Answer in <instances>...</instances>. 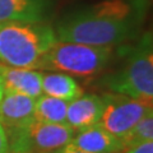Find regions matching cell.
Returning a JSON list of instances; mask_svg holds the SVG:
<instances>
[{"label": "cell", "mask_w": 153, "mask_h": 153, "mask_svg": "<svg viewBox=\"0 0 153 153\" xmlns=\"http://www.w3.org/2000/svg\"><path fill=\"white\" fill-rule=\"evenodd\" d=\"M68 101L41 94L35 100L33 120L50 124H66Z\"/></svg>", "instance_id": "13"}, {"label": "cell", "mask_w": 153, "mask_h": 153, "mask_svg": "<svg viewBox=\"0 0 153 153\" xmlns=\"http://www.w3.org/2000/svg\"><path fill=\"white\" fill-rule=\"evenodd\" d=\"M75 131L66 124H50L33 120L25 126L10 129L9 152L55 153L71 140Z\"/></svg>", "instance_id": "5"}, {"label": "cell", "mask_w": 153, "mask_h": 153, "mask_svg": "<svg viewBox=\"0 0 153 153\" xmlns=\"http://www.w3.org/2000/svg\"><path fill=\"white\" fill-rule=\"evenodd\" d=\"M102 84L112 93L152 103L153 98V41L152 32L144 33L130 49L126 63L116 73L108 74Z\"/></svg>", "instance_id": "3"}, {"label": "cell", "mask_w": 153, "mask_h": 153, "mask_svg": "<svg viewBox=\"0 0 153 153\" xmlns=\"http://www.w3.org/2000/svg\"><path fill=\"white\" fill-rule=\"evenodd\" d=\"M0 76H1L4 92L25 94L32 98H37L42 94V73L40 70L14 68V66L0 64Z\"/></svg>", "instance_id": "10"}, {"label": "cell", "mask_w": 153, "mask_h": 153, "mask_svg": "<svg viewBox=\"0 0 153 153\" xmlns=\"http://www.w3.org/2000/svg\"><path fill=\"white\" fill-rule=\"evenodd\" d=\"M147 9V0H102L68 13L55 35L59 41L115 46L138 35Z\"/></svg>", "instance_id": "1"}, {"label": "cell", "mask_w": 153, "mask_h": 153, "mask_svg": "<svg viewBox=\"0 0 153 153\" xmlns=\"http://www.w3.org/2000/svg\"><path fill=\"white\" fill-rule=\"evenodd\" d=\"M8 152H9L8 133L5 131V128L0 124V153H8Z\"/></svg>", "instance_id": "16"}, {"label": "cell", "mask_w": 153, "mask_h": 153, "mask_svg": "<svg viewBox=\"0 0 153 153\" xmlns=\"http://www.w3.org/2000/svg\"><path fill=\"white\" fill-rule=\"evenodd\" d=\"M66 146L88 153H119L124 151L123 142L100 124L76 131Z\"/></svg>", "instance_id": "8"}, {"label": "cell", "mask_w": 153, "mask_h": 153, "mask_svg": "<svg viewBox=\"0 0 153 153\" xmlns=\"http://www.w3.org/2000/svg\"><path fill=\"white\" fill-rule=\"evenodd\" d=\"M114 46H92L57 40L35 69L88 76L101 71L112 59Z\"/></svg>", "instance_id": "4"}, {"label": "cell", "mask_w": 153, "mask_h": 153, "mask_svg": "<svg viewBox=\"0 0 153 153\" xmlns=\"http://www.w3.org/2000/svg\"><path fill=\"white\" fill-rule=\"evenodd\" d=\"M54 0H0V22L44 23Z\"/></svg>", "instance_id": "7"}, {"label": "cell", "mask_w": 153, "mask_h": 153, "mask_svg": "<svg viewBox=\"0 0 153 153\" xmlns=\"http://www.w3.org/2000/svg\"><path fill=\"white\" fill-rule=\"evenodd\" d=\"M149 140H153V111L148 112L146 116H143L126 133V135L121 138L124 149L128 147L139 144V143H143V142H149Z\"/></svg>", "instance_id": "14"}, {"label": "cell", "mask_w": 153, "mask_h": 153, "mask_svg": "<svg viewBox=\"0 0 153 153\" xmlns=\"http://www.w3.org/2000/svg\"><path fill=\"white\" fill-rule=\"evenodd\" d=\"M41 91L46 96L60 98L68 102L83 94L82 87L73 76L64 73H57V71L42 73Z\"/></svg>", "instance_id": "12"}, {"label": "cell", "mask_w": 153, "mask_h": 153, "mask_svg": "<svg viewBox=\"0 0 153 153\" xmlns=\"http://www.w3.org/2000/svg\"><path fill=\"white\" fill-rule=\"evenodd\" d=\"M55 153H88V152L78 151V149H74V148H71V147H69V146H65V147L61 148V149L56 151Z\"/></svg>", "instance_id": "17"}, {"label": "cell", "mask_w": 153, "mask_h": 153, "mask_svg": "<svg viewBox=\"0 0 153 153\" xmlns=\"http://www.w3.org/2000/svg\"><path fill=\"white\" fill-rule=\"evenodd\" d=\"M102 100L105 107L98 124L120 140L143 116L152 111V103L119 93L108 92L102 96Z\"/></svg>", "instance_id": "6"}, {"label": "cell", "mask_w": 153, "mask_h": 153, "mask_svg": "<svg viewBox=\"0 0 153 153\" xmlns=\"http://www.w3.org/2000/svg\"><path fill=\"white\" fill-rule=\"evenodd\" d=\"M56 41L55 30L46 23L0 22V61L14 68L35 69Z\"/></svg>", "instance_id": "2"}, {"label": "cell", "mask_w": 153, "mask_h": 153, "mask_svg": "<svg viewBox=\"0 0 153 153\" xmlns=\"http://www.w3.org/2000/svg\"><path fill=\"white\" fill-rule=\"evenodd\" d=\"M125 153H153V140L143 142L139 144L125 148Z\"/></svg>", "instance_id": "15"}, {"label": "cell", "mask_w": 153, "mask_h": 153, "mask_svg": "<svg viewBox=\"0 0 153 153\" xmlns=\"http://www.w3.org/2000/svg\"><path fill=\"white\" fill-rule=\"evenodd\" d=\"M103 100L97 94H82L70 101L66 110V125L79 131L98 124L103 112Z\"/></svg>", "instance_id": "9"}, {"label": "cell", "mask_w": 153, "mask_h": 153, "mask_svg": "<svg viewBox=\"0 0 153 153\" xmlns=\"http://www.w3.org/2000/svg\"><path fill=\"white\" fill-rule=\"evenodd\" d=\"M3 94H4V88H3V82H1V76H0V100L3 98Z\"/></svg>", "instance_id": "18"}, {"label": "cell", "mask_w": 153, "mask_h": 153, "mask_svg": "<svg viewBox=\"0 0 153 153\" xmlns=\"http://www.w3.org/2000/svg\"><path fill=\"white\" fill-rule=\"evenodd\" d=\"M35 100L25 94L4 92L0 100V124L9 129H16L33 121Z\"/></svg>", "instance_id": "11"}]
</instances>
